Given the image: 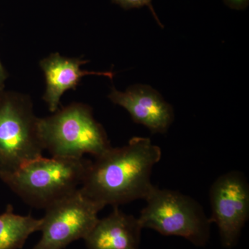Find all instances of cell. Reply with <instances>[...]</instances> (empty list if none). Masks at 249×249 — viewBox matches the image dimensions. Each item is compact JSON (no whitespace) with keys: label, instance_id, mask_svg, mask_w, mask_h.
Wrapping results in <instances>:
<instances>
[{"label":"cell","instance_id":"obj_1","mask_svg":"<svg viewBox=\"0 0 249 249\" xmlns=\"http://www.w3.org/2000/svg\"><path fill=\"white\" fill-rule=\"evenodd\" d=\"M161 149L146 137H134L123 147H112L90 161L79 188L103 208L146 199L154 186L152 169Z\"/></svg>","mask_w":249,"mask_h":249},{"label":"cell","instance_id":"obj_2","mask_svg":"<svg viewBox=\"0 0 249 249\" xmlns=\"http://www.w3.org/2000/svg\"><path fill=\"white\" fill-rule=\"evenodd\" d=\"M90 161L84 157L42 156L0 178L24 202L46 209L79 189Z\"/></svg>","mask_w":249,"mask_h":249},{"label":"cell","instance_id":"obj_3","mask_svg":"<svg viewBox=\"0 0 249 249\" xmlns=\"http://www.w3.org/2000/svg\"><path fill=\"white\" fill-rule=\"evenodd\" d=\"M39 130L44 149L52 157L80 159L89 154L96 157L111 147L92 109L83 103H71L39 118Z\"/></svg>","mask_w":249,"mask_h":249},{"label":"cell","instance_id":"obj_4","mask_svg":"<svg viewBox=\"0 0 249 249\" xmlns=\"http://www.w3.org/2000/svg\"><path fill=\"white\" fill-rule=\"evenodd\" d=\"M44 150L30 96L0 91V175L42 157Z\"/></svg>","mask_w":249,"mask_h":249},{"label":"cell","instance_id":"obj_5","mask_svg":"<svg viewBox=\"0 0 249 249\" xmlns=\"http://www.w3.org/2000/svg\"><path fill=\"white\" fill-rule=\"evenodd\" d=\"M145 200L146 206L138 217L142 229L182 237L196 247L207 244L211 223L196 199L178 191L155 186Z\"/></svg>","mask_w":249,"mask_h":249},{"label":"cell","instance_id":"obj_6","mask_svg":"<svg viewBox=\"0 0 249 249\" xmlns=\"http://www.w3.org/2000/svg\"><path fill=\"white\" fill-rule=\"evenodd\" d=\"M103 209L80 189L54 203L45 209L41 218L42 237L32 249H64L74 241L84 240Z\"/></svg>","mask_w":249,"mask_h":249},{"label":"cell","instance_id":"obj_7","mask_svg":"<svg viewBox=\"0 0 249 249\" xmlns=\"http://www.w3.org/2000/svg\"><path fill=\"white\" fill-rule=\"evenodd\" d=\"M211 223L219 229L223 247L237 243L249 217V184L242 172L233 170L219 176L209 191Z\"/></svg>","mask_w":249,"mask_h":249},{"label":"cell","instance_id":"obj_8","mask_svg":"<svg viewBox=\"0 0 249 249\" xmlns=\"http://www.w3.org/2000/svg\"><path fill=\"white\" fill-rule=\"evenodd\" d=\"M108 98L126 109L134 123L145 126L153 134L167 133L175 119L173 106L149 85H133L124 91L112 87Z\"/></svg>","mask_w":249,"mask_h":249},{"label":"cell","instance_id":"obj_9","mask_svg":"<svg viewBox=\"0 0 249 249\" xmlns=\"http://www.w3.org/2000/svg\"><path fill=\"white\" fill-rule=\"evenodd\" d=\"M89 62L82 58H67L59 53L50 54L40 61L41 70L45 75L46 88L44 101L49 111L59 109L62 95L69 90H75L85 76L96 75L114 78L113 71H93L81 70V66Z\"/></svg>","mask_w":249,"mask_h":249},{"label":"cell","instance_id":"obj_10","mask_svg":"<svg viewBox=\"0 0 249 249\" xmlns=\"http://www.w3.org/2000/svg\"><path fill=\"white\" fill-rule=\"evenodd\" d=\"M142 228L138 217L118 206L98 222L84 239L88 249H140Z\"/></svg>","mask_w":249,"mask_h":249},{"label":"cell","instance_id":"obj_11","mask_svg":"<svg viewBox=\"0 0 249 249\" xmlns=\"http://www.w3.org/2000/svg\"><path fill=\"white\" fill-rule=\"evenodd\" d=\"M42 219L14 213L9 206L0 214V249H20L34 232L40 231Z\"/></svg>","mask_w":249,"mask_h":249},{"label":"cell","instance_id":"obj_12","mask_svg":"<svg viewBox=\"0 0 249 249\" xmlns=\"http://www.w3.org/2000/svg\"><path fill=\"white\" fill-rule=\"evenodd\" d=\"M114 4H117L121 8L125 10L138 9V8L147 6L151 11L155 20L158 23L160 27L163 28V24L160 23L158 16L156 14L155 9L152 4V0H111Z\"/></svg>","mask_w":249,"mask_h":249},{"label":"cell","instance_id":"obj_13","mask_svg":"<svg viewBox=\"0 0 249 249\" xmlns=\"http://www.w3.org/2000/svg\"><path fill=\"white\" fill-rule=\"evenodd\" d=\"M224 2L231 9L242 11L248 7L249 0H224Z\"/></svg>","mask_w":249,"mask_h":249},{"label":"cell","instance_id":"obj_14","mask_svg":"<svg viewBox=\"0 0 249 249\" xmlns=\"http://www.w3.org/2000/svg\"><path fill=\"white\" fill-rule=\"evenodd\" d=\"M9 77L8 72L5 70L4 66L0 61V91L4 90L5 88V82Z\"/></svg>","mask_w":249,"mask_h":249}]
</instances>
